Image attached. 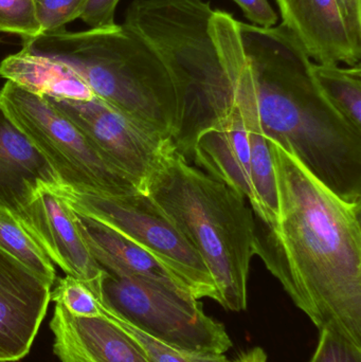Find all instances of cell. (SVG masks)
Masks as SVG:
<instances>
[{
	"label": "cell",
	"instance_id": "1",
	"mask_svg": "<svg viewBox=\"0 0 361 362\" xmlns=\"http://www.w3.org/2000/svg\"><path fill=\"white\" fill-rule=\"evenodd\" d=\"M267 144L279 213L273 225L256 216L254 255L319 331L361 348V202L339 197L295 154Z\"/></svg>",
	"mask_w": 361,
	"mask_h": 362
},
{
	"label": "cell",
	"instance_id": "2",
	"mask_svg": "<svg viewBox=\"0 0 361 362\" xmlns=\"http://www.w3.org/2000/svg\"><path fill=\"white\" fill-rule=\"evenodd\" d=\"M265 137L348 202H361V134L328 103L314 82L312 61L283 25L264 29L237 21Z\"/></svg>",
	"mask_w": 361,
	"mask_h": 362
},
{
	"label": "cell",
	"instance_id": "3",
	"mask_svg": "<svg viewBox=\"0 0 361 362\" xmlns=\"http://www.w3.org/2000/svg\"><path fill=\"white\" fill-rule=\"evenodd\" d=\"M144 193L199 253L213 279L218 303L230 312L246 310L256 221L246 197L174 148L159 161Z\"/></svg>",
	"mask_w": 361,
	"mask_h": 362
},
{
	"label": "cell",
	"instance_id": "4",
	"mask_svg": "<svg viewBox=\"0 0 361 362\" xmlns=\"http://www.w3.org/2000/svg\"><path fill=\"white\" fill-rule=\"evenodd\" d=\"M23 47L67 66L95 97L173 139L180 115L175 85L158 55L124 25L80 32L64 28L23 40Z\"/></svg>",
	"mask_w": 361,
	"mask_h": 362
},
{
	"label": "cell",
	"instance_id": "5",
	"mask_svg": "<svg viewBox=\"0 0 361 362\" xmlns=\"http://www.w3.org/2000/svg\"><path fill=\"white\" fill-rule=\"evenodd\" d=\"M0 102L15 124L50 163L64 187L108 196L139 191L42 95L6 81L0 90Z\"/></svg>",
	"mask_w": 361,
	"mask_h": 362
},
{
	"label": "cell",
	"instance_id": "6",
	"mask_svg": "<svg viewBox=\"0 0 361 362\" xmlns=\"http://www.w3.org/2000/svg\"><path fill=\"white\" fill-rule=\"evenodd\" d=\"M93 295L104 310L171 348L203 355L232 348L225 325L207 316L194 298L104 270Z\"/></svg>",
	"mask_w": 361,
	"mask_h": 362
},
{
	"label": "cell",
	"instance_id": "7",
	"mask_svg": "<svg viewBox=\"0 0 361 362\" xmlns=\"http://www.w3.org/2000/svg\"><path fill=\"white\" fill-rule=\"evenodd\" d=\"M51 189L72 210L114 228L154 255L186 284L195 299L218 302V291L207 266L148 194L99 195L61 185Z\"/></svg>",
	"mask_w": 361,
	"mask_h": 362
},
{
	"label": "cell",
	"instance_id": "8",
	"mask_svg": "<svg viewBox=\"0 0 361 362\" xmlns=\"http://www.w3.org/2000/svg\"><path fill=\"white\" fill-rule=\"evenodd\" d=\"M74 123L104 159L143 192L171 140L136 122L99 98L86 101L42 95Z\"/></svg>",
	"mask_w": 361,
	"mask_h": 362
},
{
	"label": "cell",
	"instance_id": "9",
	"mask_svg": "<svg viewBox=\"0 0 361 362\" xmlns=\"http://www.w3.org/2000/svg\"><path fill=\"white\" fill-rule=\"evenodd\" d=\"M61 185L50 163L0 102V210L14 217L47 255L49 243L37 191L42 185Z\"/></svg>",
	"mask_w": 361,
	"mask_h": 362
},
{
	"label": "cell",
	"instance_id": "10",
	"mask_svg": "<svg viewBox=\"0 0 361 362\" xmlns=\"http://www.w3.org/2000/svg\"><path fill=\"white\" fill-rule=\"evenodd\" d=\"M50 285L0 248V362L29 354L51 301Z\"/></svg>",
	"mask_w": 361,
	"mask_h": 362
},
{
	"label": "cell",
	"instance_id": "11",
	"mask_svg": "<svg viewBox=\"0 0 361 362\" xmlns=\"http://www.w3.org/2000/svg\"><path fill=\"white\" fill-rule=\"evenodd\" d=\"M189 161L242 194L254 212L256 202L250 171L251 155L247 125L235 102L220 118L197 134Z\"/></svg>",
	"mask_w": 361,
	"mask_h": 362
},
{
	"label": "cell",
	"instance_id": "12",
	"mask_svg": "<svg viewBox=\"0 0 361 362\" xmlns=\"http://www.w3.org/2000/svg\"><path fill=\"white\" fill-rule=\"evenodd\" d=\"M53 352L61 362H150L137 342L102 313L74 316L55 303Z\"/></svg>",
	"mask_w": 361,
	"mask_h": 362
},
{
	"label": "cell",
	"instance_id": "13",
	"mask_svg": "<svg viewBox=\"0 0 361 362\" xmlns=\"http://www.w3.org/2000/svg\"><path fill=\"white\" fill-rule=\"evenodd\" d=\"M282 25L294 34L309 59L318 64L360 65L361 49L354 44L337 0H276Z\"/></svg>",
	"mask_w": 361,
	"mask_h": 362
},
{
	"label": "cell",
	"instance_id": "14",
	"mask_svg": "<svg viewBox=\"0 0 361 362\" xmlns=\"http://www.w3.org/2000/svg\"><path fill=\"white\" fill-rule=\"evenodd\" d=\"M72 211L76 228L102 270L117 276L146 281L184 297L194 298L180 279L137 243L97 219Z\"/></svg>",
	"mask_w": 361,
	"mask_h": 362
},
{
	"label": "cell",
	"instance_id": "15",
	"mask_svg": "<svg viewBox=\"0 0 361 362\" xmlns=\"http://www.w3.org/2000/svg\"><path fill=\"white\" fill-rule=\"evenodd\" d=\"M37 196L44 213L49 259L67 276L84 282L95 293L103 270L89 252L78 232L73 211L49 185H42Z\"/></svg>",
	"mask_w": 361,
	"mask_h": 362
},
{
	"label": "cell",
	"instance_id": "16",
	"mask_svg": "<svg viewBox=\"0 0 361 362\" xmlns=\"http://www.w3.org/2000/svg\"><path fill=\"white\" fill-rule=\"evenodd\" d=\"M0 78L40 95L80 101L95 97L73 70L59 62L34 54L25 47L0 63Z\"/></svg>",
	"mask_w": 361,
	"mask_h": 362
},
{
	"label": "cell",
	"instance_id": "17",
	"mask_svg": "<svg viewBox=\"0 0 361 362\" xmlns=\"http://www.w3.org/2000/svg\"><path fill=\"white\" fill-rule=\"evenodd\" d=\"M245 119L251 155V182L256 196L254 214L263 223L273 225L277 221V185L273 158L267 138L263 134L254 95H244L237 102Z\"/></svg>",
	"mask_w": 361,
	"mask_h": 362
},
{
	"label": "cell",
	"instance_id": "18",
	"mask_svg": "<svg viewBox=\"0 0 361 362\" xmlns=\"http://www.w3.org/2000/svg\"><path fill=\"white\" fill-rule=\"evenodd\" d=\"M312 76L333 110L361 134V67H339L336 64L312 62Z\"/></svg>",
	"mask_w": 361,
	"mask_h": 362
},
{
	"label": "cell",
	"instance_id": "19",
	"mask_svg": "<svg viewBox=\"0 0 361 362\" xmlns=\"http://www.w3.org/2000/svg\"><path fill=\"white\" fill-rule=\"evenodd\" d=\"M0 248L27 266L42 281L54 285V266L40 245L8 213L0 210Z\"/></svg>",
	"mask_w": 361,
	"mask_h": 362
},
{
	"label": "cell",
	"instance_id": "20",
	"mask_svg": "<svg viewBox=\"0 0 361 362\" xmlns=\"http://www.w3.org/2000/svg\"><path fill=\"white\" fill-rule=\"evenodd\" d=\"M102 313L108 318L112 319L123 331L126 332L141 348L150 362H230L226 355H203L197 353L184 352L178 349L171 348L167 344H161L153 339L139 329L124 322L121 319L112 316L110 313L101 308Z\"/></svg>",
	"mask_w": 361,
	"mask_h": 362
},
{
	"label": "cell",
	"instance_id": "21",
	"mask_svg": "<svg viewBox=\"0 0 361 362\" xmlns=\"http://www.w3.org/2000/svg\"><path fill=\"white\" fill-rule=\"evenodd\" d=\"M54 284V288H51V301L61 304L74 316H101V305L84 282L66 276L57 279Z\"/></svg>",
	"mask_w": 361,
	"mask_h": 362
},
{
	"label": "cell",
	"instance_id": "22",
	"mask_svg": "<svg viewBox=\"0 0 361 362\" xmlns=\"http://www.w3.org/2000/svg\"><path fill=\"white\" fill-rule=\"evenodd\" d=\"M0 33L15 34L23 42L42 35L34 0H0Z\"/></svg>",
	"mask_w": 361,
	"mask_h": 362
},
{
	"label": "cell",
	"instance_id": "23",
	"mask_svg": "<svg viewBox=\"0 0 361 362\" xmlns=\"http://www.w3.org/2000/svg\"><path fill=\"white\" fill-rule=\"evenodd\" d=\"M88 0H34L42 34L64 29L80 18Z\"/></svg>",
	"mask_w": 361,
	"mask_h": 362
},
{
	"label": "cell",
	"instance_id": "24",
	"mask_svg": "<svg viewBox=\"0 0 361 362\" xmlns=\"http://www.w3.org/2000/svg\"><path fill=\"white\" fill-rule=\"evenodd\" d=\"M307 362H361V348L335 332L322 329L317 348Z\"/></svg>",
	"mask_w": 361,
	"mask_h": 362
},
{
	"label": "cell",
	"instance_id": "25",
	"mask_svg": "<svg viewBox=\"0 0 361 362\" xmlns=\"http://www.w3.org/2000/svg\"><path fill=\"white\" fill-rule=\"evenodd\" d=\"M120 0H88L80 18L90 29L116 27L114 12Z\"/></svg>",
	"mask_w": 361,
	"mask_h": 362
},
{
	"label": "cell",
	"instance_id": "26",
	"mask_svg": "<svg viewBox=\"0 0 361 362\" xmlns=\"http://www.w3.org/2000/svg\"><path fill=\"white\" fill-rule=\"evenodd\" d=\"M241 6L246 17L256 27H275L278 21L277 13L275 12L268 0H233Z\"/></svg>",
	"mask_w": 361,
	"mask_h": 362
},
{
	"label": "cell",
	"instance_id": "27",
	"mask_svg": "<svg viewBox=\"0 0 361 362\" xmlns=\"http://www.w3.org/2000/svg\"><path fill=\"white\" fill-rule=\"evenodd\" d=\"M354 44L361 49V0H337Z\"/></svg>",
	"mask_w": 361,
	"mask_h": 362
},
{
	"label": "cell",
	"instance_id": "28",
	"mask_svg": "<svg viewBox=\"0 0 361 362\" xmlns=\"http://www.w3.org/2000/svg\"><path fill=\"white\" fill-rule=\"evenodd\" d=\"M230 362H268V357L262 348L256 346L242 353L235 361Z\"/></svg>",
	"mask_w": 361,
	"mask_h": 362
}]
</instances>
